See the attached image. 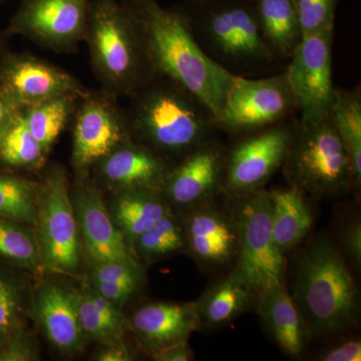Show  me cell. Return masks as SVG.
I'll list each match as a JSON object with an SVG mask.
<instances>
[{"label":"cell","mask_w":361,"mask_h":361,"mask_svg":"<svg viewBox=\"0 0 361 361\" xmlns=\"http://www.w3.org/2000/svg\"><path fill=\"white\" fill-rule=\"evenodd\" d=\"M123 106L132 139L165 160H179L215 137L212 111L174 80L154 75Z\"/></svg>","instance_id":"cell-1"},{"label":"cell","mask_w":361,"mask_h":361,"mask_svg":"<svg viewBox=\"0 0 361 361\" xmlns=\"http://www.w3.org/2000/svg\"><path fill=\"white\" fill-rule=\"evenodd\" d=\"M134 8L144 30L154 73L192 92L218 122L236 75L204 51L182 7H163L153 0Z\"/></svg>","instance_id":"cell-2"},{"label":"cell","mask_w":361,"mask_h":361,"mask_svg":"<svg viewBox=\"0 0 361 361\" xmlns=\"http://www.w3.org/2000/svg\"><path fill=\"white\" fill-rule=\"evenodd\" d=\"M293 261L288 292L311 336H336L353 327L360 313V292L331 240L318 237Z\"/></svg>","instance_id":"cell-3"},{"label":"cell","mask_w":361,"mask_h":361,"mask_svg":"<svg viewBox=\"0 0 361 361\" xmlns=\"http://www.w3.org/2000/svg\"><path fill=\"white\" fill-rule=\"evenodd\" d=\"M85 42L101 89L118 99L155 75L134 7L118 0H92Z\"/></svg>","instance_id":"cell-4"},{"label":"cell","mask_w":361,"mask_h":361,"mask_svg":"<svg viewBox=\"0 0 361 361\" xmlns=\"http://www.w3.org/2000/svg\"><path fill=\"white\" fill-rule=\"evenodd\" d=\"M282 167L292 186L316 198L341 196L355 187L350 160L330 116L295 128Z\"/></svg>","instance_id":"cell-5"},{"label":"cell","mask_w":361,"mask_h":361,"mask_svg":"<svg viewBox=\"0 0 361 361\" xmlns=\"http://www.w3.org/2000/svg\"><path fill=\"white\" fill-rule=\"evenodd\" d=\"M186 14L199 44L222 63L254 66L277 59L261 32L253 0H224Z\"/></svg>","instance_id":"cell-6"},{"label":"cell","mask_w":361,"mask_h":361,"mask_svg":"<svg viewBox=\"0 0 361 361\" xmlns=\"http://www.w3.org/2000/svg\"><path fill=\"white\" fill-rule=\"evenodd\" d=\"M234 200L232 215L238 230L234 269L257 294L285 286V254L273 237L269 192L260 190Z\"/></svg>","instance_id":"cell-7"},{"label":"cell","mask_w":361,"mask_h":361,"mask_svg":"<svg viewBox=\"0 0 361 361\" xmlns=\"http://www.w3.org/2000/svg\"><path fill=\"white\" fill-rule=\"evenodd\" d=\"M73 165L80 176L121 145L130 141L125 109L103 89L90 90L73 114Z\"/></svg>","instance_id":"cell-8"},{"label":"cell","mask_w":361,"mask_h":361,"mask_svg":"<svg viewBox=\"0 0 361 361\" xmlns=\"http://www.w3.org/2000/svg\"><path fill=\"white\" fill-rule=\"evenodd\" d=\"M6 32L42 49L73 54L85 42L92 0H20Z\"/></svg>","instance_id":"cell-9"},{"label":"cell","mask_w":361,"mask_h":361,"mask_svg":"<svg viewBox=\"0 0 361 361\" xmlns=\"http://www.w3.org/2000/svg\"><path fill=\"white\" fill-rule=\"evenodd\" d=\"M284 123L247 133L226 151L223 190L233 199L260 191L282 167L295 133Z\"/></svg>","instance_id":"cell-10"},{"label":"cell","mask_w":361,"mask_h":361,"mask_svg":"<svg viewBox=\"0 0 361 361\" xmlns=\"http://www.w3.org/2000/svg\"><path fill=\"white\" fill-rule=\"evenodd\" d=\"M296 103L285 73L250 80L235 75L218 126L233 134H247L285 122Z\"/></svg>","instance_id":"cell-11"},{"label":"cell","mask_w":361,"mask_h":361,"mask_svg":"<svg viewBox=\"0 0 361 361\" xmlns=\"http://www.w3.org/2000/svg\"><path fill=\"white\" fill-rule=\"evenodd\" d=\"M334 30L303 37L285 71L296 109L299 125L308 126L329 116L334 102L332 42Z\"/></svg>","instance_id":"cell-12"},{"label":"cell","mask_w":361,"mask_h":361,"mask_svg":"<svg viewBox=\"0 0 361 361\" xmlns=\"http://www.w3.org/2000/svg\"><path fill=\"white\" fill-rule=\"evenodd\" d=\"M40 243L45 261L61 271L77 269L80 262L77 219L65 171L56 168L39 186Z\"/></svg>","instance_id":"cell-13"},{"label":"cell","mask_w":361,"mask_h":361,"mask_svg":"<svg viewBox=\"0 0 361 361\" xmlns=\"http://www.w3.org/2000/svg\"><path fill=\"white\" fill-rule=\"evenodd\" d=\"M0 90L21 108L54 97H84L90 90L61 66L33 54L8 51L0 65Z\"/></svg>","instance_id":"cell-14"},{"label":"cell","mask_w":361,"mask_h":361,"mask_svg":"<svg viewBox=\"0 0 361 361\" xmlns=\"http://www.w3.org/2000/svg\"><path fill=\"white\" fill-rule=\"evenodd\" d=\"M226 149L215 137L171 166L161 194L168 203L192 209L223 190Z\"/></svg>","instance_id":"cell-15"},{"label":"cell","mask_w":361,"mask_h":361,"mask_svg":"<svg viewBox=\"0 0 361 361\" xmlns=\"http://www.w3.org/2000/svg\"><path fill=\"white\" fill-rule=\"evenodd\" d=\"M75 212L82 230L85 249L97 263L137 262L118 229L106 212L99 191L85 176H80L75 187Z\"/></svg>","instance_id":"cell-16"},{"label":"cell","mask_w":361,"mask_h":361,"mask_svg":"<svg viewBox=\"0 0 361 361\" xmlns=\"http://www.w3.org/2000/svg\"><path fill=\"white\" fill-rule=\"evenodd\" d=\"M210 203L190 209L184 223L187 247L204 265L220 267L237 257L238 230L232 214Z\"/></svg>","instance_id":"cell-17"},{"label":"cell","mask_w":361,"mask_h":361,"mask_svg":"<svg viewBox=\"0 0 361 361\" xmlns=\"http://www.w3.org/2000/svg\"><path fill=\"white\" fill-rule=\"evenodd\" d=\"M167 160L134 140L121 145L94 167L106 184L120 190L160 192L171 168Z\"/></svg>","instance_id":"cell-18"},{"label":"cell","mask_w":361,"mask_h":361,"mask_svg":"<svg viewBox=\"0 0 361 361\" xmlns=\"http://www.w3.org/2000/svg\"><path fill=\"white\" fill-rule=\"evenodd\" d=\"M132 325L152 353L187 341L202 326L196 302L149 304L135 313Z\"/></svg>","instance_id":"cell-19"},{"label":"cell","mask_w":361,"mask_h":361,"mask_svg":"<svg viewBox=\"0 0 361 361\" xmlns=\"http://www.w3.org/2000/svg\"><path fill=\"white\" fill-rule=\"evenodd\" d=\"M256 310L271 338L287 355H302L311 332L285 286L259 293Z\"/></svg>","instance_id":"cell-20"},{"label":"cell","mask_w":361,"mask_h":361,"mask_svg":"<svg viewBox=\"0 0 361 361\" xmlns=\"http://www.w3.org/2000/svg\"><path fill=\"white\" fill-rule=\"evenodd\" d=\"M257 298L256 291L234 269L209 287L195 302L202 326L215 329L232 322L252 308L256 310Z\"/></svg>","instance_id":"cell-21"},{"label":"cell","mask_w":361,"mask_h":361,"mask_svg":"<svg viewBox=\"0 0 361 361\" xmlns=\"http://www.w3.org/2000/svg\"><path fill=\"white\" fill-rule=\"evenodd\" d=\"M37 310L45 334L56 348L70 353L82 346L75 294L63 287L49 285L39 292Z\"/></svg>","instance_id":"cell-22"},{"label":"cell","mask_w":361,"mask_h":361,"mask_svg":"<svg viewBox=\"0 0 361 361\" xmlns=\"http://www.w3.org/2000/svg\"><path fill=\"white\" fill-rule=\"evenodd\" d=\"M272 204L273 237L278 248L283 253L300 243L313 225V214L310 204L298 188L273 190L269 192Z\"/></svg>","instance_id":"cell-23"},{"label":"cell","mask_w":361,"mask_h":361,"mask_svg":"<svg viewBox=\"0 0 361 361\" xmlns=\"http://www.w3.org/2000/svg\"><path fill=\"white\" fill-rule=\"evenodd\" d=\"M261 32L277 59H289L302 39L292 0H253Z\"/></svg>","instance_id":"cell-24"},{"label":"cell","mask_w":361,"mask_h":361,"mask_svg":"<svg viewBox=\"0 0 361 361\" xmlns=\"http://www.w3.org/2000/svg\"><path fill=\"white\" fill-rule=\"evenodd\" d=\"M116 203V223L133 243L159 220L172 213L160 192L151 190H121Z\"/></svg>","instance_id":"cell-25"},{"label":"cell","mask_w":361,"mask_h":361,"mask_svg":"<svg viewBox=\"0 0 361 361\" xmlns=\"http://www.w3.org/2000/svg\"><path fill=\"white\" fill-rule=\"evenodd\" d=\"M329 116L350 160L355 188L360 189L361 185L360 90H341L336 87Z\"/></svg>","instance_id":"cell-26"},{"label":"cell","mask_w":361,"mask_h":361,"mask_svg":"<svg viewBox=\"0 0 361 361\" xmlns=\"http://www.w3.org/2000/svg\"><path fill=\"white\" fill-rule=\"evenodd\" d=\"M80 99L82 97L66 94L23 108L26 125L45 153L49 154L52 145L71 122Z\"/></svg>","instance_id":"cell-27"},{"label":"cell","mask_w":361,"mask_h":361,"mask_svg":"<svg viewBox=\"0 0 361 361\" xmlns=\"http://www.w3.org/2000/svg\"><path fill=\"white\" fill-rule=\"evenodd\" d=\"M47 154L28 129L23 108L16 111L0 137V161L8 167L39 169Z\"/></svg>","instance_id":"cell-28"},{"label":"cell","mask_w":361,"mask_h":361,"mask_svg":"<svg viewBox=\"0 0 361 361\" xmlns=\"http://www.w3.org/2000/svg\"><path fill=\"white\" fill-rule=\"evenodd\" d=\"M134 245L137 253L147 260L172 255L187 247L184 224H180L173 212L168 214L140 235Z\"/></svg>","instance_id":"cell-29"},{"label":"cell","mask_w":361,"mask_h":361,"mask_svg":"<svg viewBox=\"0 0 361 361\" xmlns=\"http://www.w3.org/2000/svg\"><path fill=\"white\" fill-rule=\"evenodd\" d=\"M37 183L16 176L0 174V214L13 219L35 222V203L39 197Z\"/></svg>","instance_id":"cell-30"},{"label":"cell","mask_w":361,"mask_h":361,"mask_svg":"<svg viewBox=\"0 0 361 361\" xmlns=\"http://www.w3.org/2000/svg\"><path fill=\"white\" fill-rule=\"evenodd\" d=\"M0 255L30 268L39 265V250L30 235L0 220Z\"/></svg>","instance_id":"cell-31"},{"label":"cell","mask_w":361,"mask_h":361,"mask_svg":"<svg viewBox=\"0 0 361 361\" xmlns=\"http://www.w3.org/2000/svg\"><path fill=\"white\" fill-rule=\"evenodd\" d=\"M303 37L334 30L338 0H292Z\"/></svg>","instance_id":"cell-32"},{"label":"cell","mask_w":361,"mask_h":361,"mask_svg":"<svg viewBox=\"0 0 361 361\" xmlns=\"http://www.w3.org/2000/svg\"><path fill=\"white\" fill-rule=\"evenodd\" d=\"M78 320L82 334L90 338L106 342L109 344L121 343V337L109 327L99 315L96 306L92 303L90 294L77 295Z\"/></svg>","instance_id":"cell-33"},{"label":"cell","mask_w":361,"mask_h":361,"mask_svg":"<svg viewBox=\"0 0 361 361\" xmlns=\"http://www.w3.org/2000/svg\"><path fill=\"white\" fill-rule=\"evenodd\" d=\"M92 279L141 285V267L137 262H104L97 264Z\"/></svg>","instance_id":"cell-34"},{"label":"cell","mask_w":361,"mask_h":361,"mask_svg":"<svg viewBox=\"0 0 361 361\" xmlns=\"http://www.w3.org/2000/svg\"><path fill=\"white\" fill-rule=\"evenodd\" d=\"M341 246L345 252L348 260L356 269H360L361 265V224L360 220H353L348 223L341 231Z\"/></svg>","instance_id":"cell-35"},{"label":"cell","mask_w":361,"mask_h":361,"mask_svg":"<svg viewBox=\"0 0 361 361\" xmlns=\"http://www.w3.org/2000/svg\"><path fill=\"white\" fill-rule=\"evenodd\" d=\"M89 294L92 303L96 306L104 322L109 325V327L115 332L116 336L122 337L123 329L126 327L125 318L121 314L120 311L116 310L115 304L109 301L108 299L104 298L96 291Z\"/></svg>","instance_id":"cell-36"},{"label":"cell","mask_w":361,"mask_h":361,"mask_svg":"<svg viewBox=\"0 0 361 361\" xmlns=\"http://www.w3.org/2000/svg\"><path fill=\"white\" fill-rule=\"evenodd\" d=\"M94 291L114 304H123L134 295L140 285L123 282L97 281L94 280Z\"/></svg>","instance_id":"cell-37"},{"label":"cell","mask_w":361,"mask_h":361,"mask_svg":"<svg viewBox=\"0 0 361 361\" xmlns=\"http://www.w3.org/2000/svg\"><path fill=\"white\" fill-rule=\"evenodd\" d=\"M18 299L13 287L0 281V330L13 323L18 312Z\"/></svg>","instance_id":"cell-38"},{"label":"cell","mask_w":361,"mask_h":361,"mask_svg":"<svg viewBox=\"0 0 361 361\" xmlns=\"http://www.w3.org/2000/svg\"><path fill=\"white\" fill-rule=\"evenodd\" d=\"M322 361H360L361 360V342L358 339H349L324 351L318 357Z\"/></svg>","instance_id":"cell-39"},{"label":"cell","mask_w":361,"mask_h":361,"mask_svg":"<svg viewBox=\"0 0 361 361\" xmlns=\"http://www.w3.org/2000/svg\"><path fill=\"white\" fill-rule=\"evenodd\" d=\"M158 361H189L193 360V353L187 341L177 342L153 353Z\"/></svg>","instance_id":"cell-40"},{"label":"cell","mask_w":361,"mask_h":361,"mask_svg":"<svg viewBox=\"0 0 361 361\" xmlns=\"http://www.w3.org/2000/svg\"><path fill=\"white\" fill-rule=\"evenodd\" d=\"M21 109L11 97L0 90V137L16 111Z\"/></svg>","instance_id":"cell-41"},{"label":"cell","mask_w":361,"mask_h":361,"mask_svg":"<svg viewBox=\"0 0 361 361\" xmlns=\"http://www.w3.org/2000/svg\"><path fill=\"white\" fill-rule=\"evenodd\" d=\"M101 361H128L132 360L129 350L121 343L110 344L108 348L104 349L97 356Z\"/></svg>","instance_id":"cell-42"},{"label":"cell","mask_w":361,"mask_h":361,"mask_svg":"<svg viewBox=\"0 0 361 361\" xmlns=\"http://www.w3.org/2000/svg\"><path fill=\"white\" fill-rule=\"evenodd\" d=\"M221 1H224V0H184V4L180 7L187 13H191L212 6L214 4H219Z\"/></svg>","instance_id":"cell-43"},{"label":"cell","mask_w":361,"mask_h":361,"mask_svg":"<svg viewBox=\"0 0 361 361\" xmlns=\"http://www.w3.org/2000/svg\"><path fill=\"white\" fill-rule=\"evenodd\" d=\"M118 1L122 2L123 4H127V6H129L139 7L148 4L149 1H153V0H118Z\"/></svg>","instance_id":"cell-44"},{"label":"cell","mask_w":361,"mask_h":361,"mask_svg":"<svg viewBox=\"0 0 361 361\" xmlns=\"http://www.w3.org/2000/svg\"><path fill=\"white\" fill-rule=\"evenodd\" d=\"M7 51L6 44H4V40L2 39L1 35H0V65H1L2 61H4V56H6Z\"/></svg>","instance_id":"cell-45"},{"label":"cell","mask_w":361,"mask_h":361,"mask_svg":"<svg viewBox=\"0 0 361 361\" xmlns=\"http://www.w3.org/2000/svg\"><path fill=\"white\" fill-rule=\"evenodd\" d=\"M4 1H6V0H0V4H1V2H4Z\"/></svg>","instance_id":"cell-46"}]
</instances>
